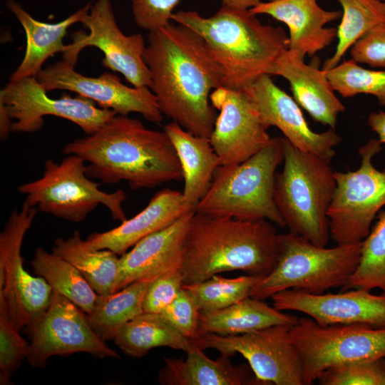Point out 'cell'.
I'll return each instance as SVG.
<instances>
[{"mask_svg":"<svg viewBox=\"0 0 385 385\" xmlns=\"http://www.w3.org/2000/svg\"><path fill=\"white\" fill-rule=\"evenodd\" d=\"M143 58L150 89L163 115L188 132L210 138L216 117L211 93L222 86V71L204 39L178 23L150 31Z\"/></svg>","mask_w":385,"mask_h":385,"instance_id":"obj_1","label":"cell"},{"mask_svg":"<svg viewBox=\"0 0 385 385\" xmlns=\"http://www.w3.org/2000/svg\"><path fill=\"white\" fill-rule=\"evenodd\" d=\"M66 155L87 165V175L106 184L126 182L133 190L154 188L183 179L176 151L165 132L116 114L91 135L68 143Z\"/></svg>","mask_w":385,"mask_h":385,"instance_id":"obj_2","label":"cell"},{"mask_svg":"<svg viewBox=\"0 0 385 385\" xmlns=\"http://www.w3.org/2000/svg\"><path fill=\"white\" fill-rule=\"evenodd\" d=\"M277 229L267 220H241L195 212L187 231L180 270L183 284L240 270L260 279L274 268Z\"/></svg>","mask_w":385,"mask_h":385,"instance_id":"obj_3","label":"cell"},{"mask_svg":"<svg viewBox=\"0 0 385 385\" xmlns=\"http://www.w3.org/2000/svg\"><path fill=\"white\" fill-rule=\"evenodd\" d=\"M172 20L193 30L207 43L222 71V86L242 91L264 74L270 75L289 37L279 26L262 24L249 10L222 6L212 16L180 11Z\"/></svg>","mask_w":385,"mask_h":385,"instance_id":"obj_4","label":"cell"},{"mask_svg":"<svg viewBox=\"0 0 385 385\" xmlns=\"http://www.w3.org/2000/svg\"><path fill=\"white\" fill-rule=\"evenodd\" d=\"M336 188L330 163L283 138V168L276 173L274 200L289 232L326 247L328 210Z\"/></svg>","mask_w":385,"mask_h":385,"instance_id":"obj_5","label":"cell"},{"mask_svg":"<svg viewBox=\"0 0 385 385\" xmlns=\"http://www.w3.org/2000/svg\"><path fill=\"white\" fill-rule=\"evenodd\" d=\"M283 162V138L268 144L245 161L220 165L195 212L241 220L264 219L286 227L274 200L276 170Z\"/></svg>","mask_w":385,"mask_h":385,"instance_id":"obj_6","label":"cell"},{"mask_svg":"<svg viewBox=\"0 0 385 385\" xmlns=\"http://www.w3.org/2000/svg\"><path fill=\"white\" fill-rule=\"evenodd\" d=\"M277 245V264L253 287V298L265 300L287 289L322 294L342 287L356 270L361 250V242L327 248L290 232L278 234Z\"/></svg>","mask_w":385,"mask_h":385,"instance_id":"obj_7","label":"cell"},{"mask_svg":"<svg viewBox=\"0 0 385 385\" xmlns=\"http://www.w3.org/2000/svg\"><path fill=\"white\" fill-rule=\"evenodd\" d=\"M99 183L87 175L86 161L78 155H68L61 163L48 159L42 176L20 185L18 191L25 201L38 211L73 222H83L99 205L105 206L115 220H125L123 190L106 192Z\"/></svg>","mask_w":385,"mask_h":385,"instance_id":"obj_8","label":"cell"},{"mask_svg":"<svg viewBox=\"0 0 385 385\" xmlns=\"http://www.w3.org/2000/svg\"><path fill=\"white\" fill-rule=\"evenodd\" d=\"M38 210L24 202L10 214L0 233V313L20 331L38 319L50 304L53 289L24 267L21 247Z\"/></svg>","mask_w":385,"mask_h":385,"instance_id":"obj_9","label":"cell"},{"mask_svg":"<svg viewBox=\"0 0 385 385\" xmlns=\"http://www.w3.org/2000/svg\"><path fill=\"white\" fill-rule=\"evenodd\" d=\"M381 145L378 139L369 140L359 149L361 164L356 170L334 171L336 188L328 217L330 237L337 245L362 242L385 205V170L372 162Z\"/></svg>","mask_w":385,"mask_h":385,"instance_id":"obj_10","label":"cell"},{"mask_svg":"<svg viewBox=\"0 0 385 385\" xmlns=\"http://www.w3.org/2000/svg\"><path fill=\"white\" fill-rule=\"evenodd\" d=\"M290 338L303 363V385L312 384L327 369L346 362L385 358V328L364 324L323 327L298 318Z\"/></svg>","mask_w":385,"mask_h":385,"instance_id":"obj_11","label":"cell"},{"mask_svg":"<svg viewBox=\"0 0 385 385\" xmlns=\"http://www.w3.org/2000/svg\"><path fill=\"white\" fill-rule=\"evenodd\" d=\"M288 325H275L235 335L204 333L192 339L202 349L229 356L240 354L262 385H303V363Z\"/></svg>","mask_w":385,"mask_h":385,"instance_id":"obj_12","label":"cell"},{"mask_svg":"<svg viewBox=\"0 0 385 385\" xmlns=\"http://www.w3.org/2000/svg\"><path fill=\"white\" fill-rule=\"evenodd\" d=\"M30 340L26 359L34 367H43L53 356L85 352L103 359H120L91 327L87 314L76 304L53 290L49 306L26 327Z\"/></svg>","mask_w":385,"mask_h":385,"instance_id":"obj_13","label":"cell"},{"mask_svg":"<svg viewBox=\"0 0 385 385\" xmlns=\"http://www.w3.org/2000/svg\"><path fill=\"white\" fill-rule=\"evenodd\" d=\"M36 76L11 83L0 91V106L12 120L11 132L34 133L44 125V117L54 115L78 125L91 135L117 113L96 106L85 97L63 95L51 98Z\"/></svg>","mask_w":385,"mask_h":385,"instance_id":"obj_14","label":"cell"},{"mask_svg":"<svg viewBox=\"0 0 385 385\" xmlns=\"http://www.w3.org/2000/svg\"><path fill=\"white\" fill-rule=\"evenodd\" d=\"M88 34H73L71 43L63 53V60L75 66L81 50L94 46L104 54L102 64L121 73L134 87H149L150 70L143 54L145 43L140 34L125 35L116 22L111 0H96L81 21Z\"/></svg>","mask_w":385,"mask_h":385,"instance_id":"obj_15","label":"cell"},{"mask_svg":"<svg viewBox=\"0 0 385 385\" xmlns=\"http://www.w3.org/2000/svg\"><path fill=\"white\" fill-rule=\"evenodd\" d=\"M36 78L47 92L66 90L119 115L138 113L155 123L163 120L157 98L149 87H128L111 73H103L98 77L86 76L76 71L74 66L63 60L42 68Z\"/></svg>","mask_w":385,"mask_h":385,"instance_id":"obj_16","label":"cell"},{"mask_svg":"<svg viewBox=\"0 0 385 385\" xmlns=\"http://www.w3.org/2000/svg\"><path fill=\"white\" fill-rule=\"evenodd\" d=\"M210 98L220 113L209 140L222 165L240 164L268 144L269 128L243 91L221 86L211 93Z\"/></svg>","mask_w":385,"mask_h":385,"instance_id":"obj_17","label":"cell"},{"mask_svg":"<svg viewBox=\"0 0 385 385\" xmlns=\"http://www.w3.org/2000/svg\"><path fill=\"white\" fill-rule=\"evenodd\" d=\"M256 105L265 125L277 127L293 145L330 163L342 138L335 128L314 132L294 98L264 74L242 90Z\"/></svg>","mask_w":385,"mask_h":385,"instance_id":"obj_18","label":"cell"},{"mask_svg":"<svg viewBox=\"0 0 385 385\" xmlns=\"http://www.w3.org/2000/svg\"><path fill=\"white\" fill-rule=\"evenodd\" d=\"M281 311L307 314L321 326L364 324L385 328V294L351 289L339 293L311 294L295 289L281 291L270 297Z\"/></svg>","mask_w":385,"mask_h":385,"instance_id":"obj_19","label":"cell"},{"mask_svg":"<svg viewBox=\"0 0 385 385\" xmlns=\"http://www.w3.org/2000/svg\"><path fill=\"white\" fill-rule=\"evenodd\" d=\"M195 212L146 236L121 255L117 291L136 280L180 269L187 231Z\"/></svg>","mask_w":385,"mask_h":385,"instance_id":"obj_20","label":"cell"},{"mask_svg":"<svg viewBox=\"0 0 385 385\" xmlns=\"http://www.w3.org/2000/svg\"><path fill=\"white\" fill-rule=\"evenodd\" d=\"M255 15L266 14L284 24L289 30V49L304 57L313 56L337 38V29L325 27L337 19L339 11L322 8L317 0H271L249 9Z\"/></svg>","mask_w":385,"mask_h":385,"instance_id":"obj_21","label":"cell"},{"mask_svg":"<svg viewBox=\"0 0 385 385\" xmlns=\"http://www.w3.org/2000/svg\"><path fill=\"white\" fill-rule=\"evenodd\" d=\"M270 75L289 82L294 99L312 119L335 128L338 115L345 106L335 95L325 71L306 63L303 56L287 48L277 58Z\"/></svg>","mask_w":385,"mask_h":385,"instance_id":"obj_22","label":"cell"},{"mask_svg":"<svg viewBox=\"0 0 385 385\" xmlns=\"http://www.w3.org/2000/svg\"><path fill=\"white\" fill-rule=\"evenodd\" d=\"M192 210L185 205L182 192L165 188L155 193L136 215L110 230L92 233L85 242L91 249L109 250L122 255L143 238Z\"/></svg>","mask_w":385,"mask_h":385,"instance_id":"obj_23","label":"cell"},{"mask_svg":"<svg viewBox=\"0 0 385 385\" xmlns=\"http://www.w3.org/2000/svg\"><path fill=\"white\" fill-rule=\"evenodd\" d=\"M185 359L165 358L158 374L163 385H262L249 364L234 365L229 356L217 359L207 357L195 345L186 351Z\"/></svg>","mask_w":385,"mask_h":385,"instance_id":"obj_24","label":"cell"},{"mask_svg":"<svg viewBox=\"0 0 385 385\" xmlns=\"http://www.w3.org/2000/svg\"><path fill=\"white\" fill-rule=\"evenodd\" d=\"M93 1L63 21L50 24L35 19L16 1L6 0V8L20 22L26 38L24 56L11 75L9 82L15 83L27 77L36 76L47 58L56 53L65 52L68 45L63 44V38L68 28L76 23H81L84 15L90 10Z\"/></svg>","mask_w":385,"mask_h":385,"instance_id":"obj_25","label":"cell"},{"mask_svg":"<svg viewBox=\"0 0 385 385\" xmlns=\"http://www.w3.org/2000/svg\"><path fill=\"white\" fill-rule=\"evenodd\" d=\"M180 163L184 180L185 205L195 210L212 183L221 161L208 138L195 135L172 121L163 127Z\"/></svg>","mask_w":385,"mask_h":385,"instance_id":"obj_26","label":"cell"},{"mask_svg":"<svg viewBox=\"0 0 385 385\" xmlns=\"http://www.w3.org/2000/svg\"><path fill=\"white\" fill-rule=\"evenodd\" d=\"M297 320L264 300L248 297L222 309L200 312L199 334H242L275 325L292 326Z\"/></svg>","mask_w":385,"mask_h":385,"instance_id":"obj_27","label":"cell"},{"mask_svg":"<svg viewBox=\"0 0 385 385\" xmlns=\"http://www.w3.org/2000/svg\"><path fill=\"white\" fill-rule=\"evenodd\" d=\"M52 252L76 267L98 295L117 292L120 257L116 253L88 247L78 230L68 239H56Z\"/></svg>","mask_w":385,"mask_h":385,"instance_id":"obj_28","label":"cell"},{"mask_svg":"<svg viewBox=\"0 0 385 385\" xmlns=\"http://www.w3.org/2000/svg\"><path fill=\"white\" fill-rule=\"evenodd\" d=\"M114 342L126 355L140 358L157 347H169L187 351L192 340L168 324L159 314H140L124 324Z\"/></svg>","mask_w":385,"mask_h":385,"instance_id":"obj_29","label":"cell"},{"mask_svg":"<svg viewBox=\"0 0 385 385\" xmlns=\"http://www.w3.org/2000/svg\"><path fill=\"white\" fill-rule=\"evenodd\" d=\"M156 277L136 280L108 295H98L87 319L92 329L102 340H113L124 324L143 312L145 293Z\"/></svg>","mask_w":385,"mask_h":385,"instance_id":"obj_30","label":"cell"},{"mask_svg":"<svg viewBox=\"0 0 385 385\" xmlns=\"http://www.w3.org/2000/svg\"><path fill=\"white\" fill-rule=\"evenodd\" d=\"M30 264L34 273L44 278L53 290L68 298L86 314L92 312L98 294L72 264L41 247L36 249Z\"/></svg>","mask_w":385,"mask_h":385,"instance_id":"obj_31","label":"cell"},{"mask_svg":"<svg viewBox=\"0 0 385 385\" xmlns=\"http://www.w3.org/2000/svg\"><path fill=\"white\" fill-rule=\"evenodd\" d=\"M342 8V18L337 29V44L323 70L337 66L345 53L366 32L385 23V1L381 0H337Z\"/></svg>","mask_w":385,"mask_h":385,"instance_id":"obj_32","label":"cell"},{"mask_svg":"<svg viewBox=\"0 0 385 385\" xmlns=\"http://www.w3.org/2000/svg\"><path fill=\"white\" fill-rule=\"evenodd\" d=\"M377 218L361 242L359 265L342 291L380 289L385 294V210H380Z\"/></svg>","mask_w":385,"mask_h":385,"instance_id":"obj_33","label":"cell"},{"mask_svg":"<svg viewBox=\"0 0 385 385\" xmlns=\"http://www.w3.org/2000/svg\"><path fill=\"white\" fill-rule=\"evenodd\" d=\"M260 278L242 275L227 278L219 274L194 284H183L195 299L200 312H211L226 308L250 297L253 287Z\"/></svg>","mask_w":385,"mask_h":385,"instance_id":"obj_34","label":"cell"},{"mask_svg":"<svg viewBox=\"0 0 385 385\" xmlns=\"http://www.w3.org/2000/svg\"><path fill=\"white\" fill-rule=\"evenodd\" d=\"M325 71L334 90L342 97L371 95L385 107V70L367 69L351 58Z\"/></svg>","mask_w":385,"mask_h":385,"instance_id":"obj_35","label":"cell"},{"mask_svg":"<svg viewBox=\"0 0 385 385\" xmlns=\"http://www.w3.org/2000/svg\"><path fill=\"white\" fill-rule=\"evenodd\" d=\"M321 385H385V358L339 364L318 377Z\"/></svg>","mask_w":385,"mask_h":385,"instance_id":"obj_36","label":"cell"},{"mask_svg":"<svg viewBox=\"0 0 385 385\" xmlns=\"http://www.w3.org/2000/svg\"><path fill=\"white\" fill-rule=\"evenodd\" d=\"M29 343L19 334L8 317L0 314V384H11V377L21 366Z\"/></svg>","mask_w":385,"mask_h":385,"instance_id":"obj_37","label":"cell"},{"mask_svg":"<svg viewBox=\"0 0 385 385\" xmlns=\"http://www.w3.org/2000/svg\"><path fill=\"white\" fill-rule=\"evenodd\" d=\"M159 314L185 337L192 340L199 335L200 311L193 297L185 288Z\"/></svg>","mask_w":385,"mask_h":385,"instance_id":"obj_38","label":"cell"},{"mask_svg":"<svg viewBox=\"0 0 385 385\" xmlns=\"http://www.w3.org/2000/svg\"><path fill=\"white\" fill-rule=\"evenodd\" d=\"M183 286L180 269L158 275L147 289L143 301V312L160 314L175 299Z\"/></svg>","mask_w":385,"mask_h":385,"instance_id":"obj_39","label":"cell"},{"mask_svg":"<svg viewBox=\"0 0 385 385\" xmlns=\"http://www.w3.org/2000/svg\"><path fill=\"white\" fill-rule=\"evenodd\" d=\"M181 0H131L132 12L137 26L148 32L167 26L173 10Z\"/></svg>","mask_w":385,"mask_h":385,"instance_id":"obj_40","label":"cell"},{"mask_svg":"<svg viewBox=\"0 0 385 385\" xmlns=\"http://www.w3.org/2000/svg\"><path fill=\"white\" fill-rule=\"evenodd\" d=\"M350 56L358 63L385 68V23L376 26L361 37L350 48Z\"/></svg>","mask_w":385,"mask_h":385,"instance_id":"obj_41","label":"cell"},{"mask_svg":"<svg viewBox=\"0 0 385 385\" xmlns=\"http://www.w3.org/2000/svg\"><path fill=\"white\" fill-rule=\"evenodd\" d=\"M368 123L371 130L378 135V140L385 144V112H372L368 118Z\"/></svg>","mask_w":385,"mask_h":385,"instance_id":"obj_42","label":"cell"},{"mask_svg":"<svg viewBox=\"0 0 385 385\" xmlns=\"http://www.w3.org/2000/svg\"><path fill=\"white\" fill-rule=\"evenodd\" d=\"M262 0H222V5L237 9L249 10Z\"/></svg>","mask_w":385,"mask_h":385,"instance_id":"obj_43","label":"cell"},{"mask_svg":"<svg viewBox=\"0 0 385 385\" xmlns=\"http://www.w3.org/2000/svg\"><path fill=\"white\" fill-rule=\"evenodd\" d=\"M381 1H385V0H381Z\"/></svg>","mask_w":385,"mask_h":385,"instance_id":"obj_44","label":"cell"},{"mask_svg":"<svg viewBox=\"0 0 385 385\" xmlns=\"http://www.w3.org/2000/svg\"><path fill=\"white\" fill-rule=\"evenodd\" d=\"M269 1H271V0H269Z\"/></svg>","mask_w":385,"mask_h":385,"instance_id":"obj_45","label":"cell"}]
</instances>
